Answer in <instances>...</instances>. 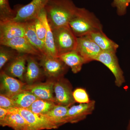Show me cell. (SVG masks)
<instances>
[{"mask_svg": "<svg viewBox=\"0 0 130 130\" xmlns=\"http://www.w3.org/2000/svg\"><path fill=\"white\" fill-rule=\"evenodd\" d=\"M77 7L72 0H49L44 9L52 29L68 25Z\"/></svg>", "mask_w": 130, "mask_h": 130, "instance_id": "obj_1", "label": "cell"}, {"mask_svg": "<svg viewBox=\"0 0 130 130\" xmlns=\"http://www.w3.org/2000/svg\"><path fill=\"white\" fill-rule=\"evenodd\" d=\"M68 26L77 37L103 31L100 20L94 13L84 8L77 7Z\"/></svg>", "mask_w": 130, "mask_h": 130, "instance_id": "obj_2", "label": "cell"}, {"mask_svg": "<svg viewBox=\"0 0 130 130\" xmlns=\"http://www.w3.org/2000/svg\"><path fill=\"white\" fill-rule=\"evenodd\" d=\"M52 30L58 56L76 50L77 37L72 31L68 25L55 28Z\"/></svg>", "mask_w": 130, "mask_h": 130, "instance_id": "obj_3", "label": "cell"}, {"mask_svg": "<svg viewBox=\"0 0 130 130\" xmlns=\"http://www.w3.org/2000/svg\"><path fill=\"white\" fill-rule=\"evenodd\" d=\"M49 0H32L24 6L16 8V17L12 20L25 22L36 18L40 12L44 9Z\"/></svg>", "mask_w": 130, "mask_h": 130, "instance_id": "obj_4", "label": "cell"}, {"mask_svg": "<svg viewBox=\"0 0 130 130\" xmlns=\"http://www.w3.org/2000/svg\"><path fill=\"white\" fill-rule=\"evenodd\" d=\"M40 60L44 75L48 77H60L67 71L68 67L58 57L45 55H42Z\"/></svg>", "mask_w": 130, "mask_h": 130, "instance_id": "obj_5", "label": "cell"}, {"mask_svg": "<svg viewBox=\"0 0 130 130\" xmlns=\"http://www.w3.org/2000/svg\"><path fill=\"white\" fill-rule=\"evenodd\" d=\"M95 61H100L111 71L115 78V85L121 87L125 82L124 73L119 64L116 53L102 51Z\"/></svg>", "mask_w": 130, "mask_h": 130, "instance_id": "obj_6", "label": "cell"}, {"mask_svg": "<svg viewBox=\"0 0 130 130\" xmlns=\"http://www.w3.org/2000/svg\"><path fill=\"white\" fill-rule=\"evenodd\" d=\"M76 50L87 63L95 60L103 51L88 35L77 37Z\"/></svg>", "mask_w": 130, "mask_h": 130, "instance_id": "obj_7", "label": "cell"}, {"mask_svg": "<svg viewBox=\"0 0 130 130\" xmlns=\"http://www.w3.org/2000/svg\"><path fill=\"white\" fill-rule=\"evenodd\" d=\"M15 109L25 119L31 130H48L58 128L43 115L34 113L27 109L16 108Z\"/></svg>", "mask_w": 130, "mask_h": 130, "instance_id": "obj_8", "label": "cell"}, {"mask_svg": "<svg viewBox=\"0 0 130 130\" xmlns=\"http://www.w3.org/2000/svg\"><path fill=\"white\" fill-rule=\"evenodd\" d=\"M55 100L57 105L70 107L76 102L73 95L71 87L66 79L61 78L54 82Z\"/></svg>", "mask_w": 130, "mask_h": 130, "instance_id": "obj_9", "label": "cell"}, {"mask_svg": "<svg viewBox=\"0 0 130 130\" xmlns=\"http://www.w3.org/2000/svg\"><path fill=\"white\" fill-rule=\"evenodd\" d=\"M0 44L12 48L20 54L32 55L40 58L42 55L25 36L1 41H0Z\"/></svg>", "mask_w": 130, "mask_h": 130, "instance_id": "obj_10", "label": "cell"}, {"mask_svg": "<svg viewBox=\"0 0 130 130\" xmlns=\"http://www.w3.org/2000/svg\"><path fill=\"white\" fill-rule=\"evenodd\" d=\"M24 22L13 20L0 21V41L25 36Z\"/></svg>", "mask_w": 130, "mask_h": 130, "instance_id": "obj_11", "label": "cell"}, {"mask_svg": "<svg viewBox=\"0 0 130 130\" xmlns=\"http://www.w3.org/2000/svg\"><path fill=\"white\" fill-rule=\"evenodd\" d=\"M26 84L21 80L6 74L1 73V94L11 98L24 90Z\"/></svg>", "mask_w": 130, "mask_h": 130, "instance_id": "obj_12", "label": "cell"}, {"mask_svg": "<svg viewBox=\"0 0 130 130\" xmlns=\"http://www.w3.org/2000/svg\"><path fill=\"white\" fill-rule=\"evenodd\" d=\"M95 107V101H90L88 103L73 105L68 109L67 117V123H78L86 118L93 112Z\"/></svg>", "mask_w": 130, "mask_h": 130, "instance_id": "obj_13", "label": "cell"}, {"mask_svg": "<svg viewBox=\"0 0 130 130\" xmlns=\"http://www.w3.org/2000/svg\"><path fill=\"white\" fill-rule=\"evenodd\" d=\"M28 55L20 54L6 64L5 69L2 70L6 74L17 77L21 81H24Z\"/></svg>", "mask_w": 130, "mask_h": 130, "instance_id": "obj_14", "label": "cell"}, {"mask_svg": "<svg viewBox=\"0 0 130 130\" xmlns=\"http://www.w3.org/2000/svg\"><path fill=\"white\" fill-rule=\"evenodd\" d=\"M54 81L31 85L26 84L24 90L29 91L39 99L55 103L54 96Z\"/></svg>", "mask_w": 130, "mask_h": 130, "instance_id": "obj_15", "label": "cell"}, {"mask_svg": "<svg viewBox=\"0 0 130 130\" xmlns=\"http://www.w3.org/2000/svg\"><path fill=\"white\" fill-rule=\"evenodd\" d=\"M15 108L9 109V113L4 120L0 122L1 125L3 127L8 126L14 130H31L25 119L16 111Z\"/></svg>", "mask_w": 130, "mask_h": 130, "instance_id": "obj_16", "label": "cell"}, {"mask_svg": "<svg viewBox=\"0 0 130 130\" xmlns=\"http://www.w3.org/2000/svg\"><path fill=\"white\" fill-rule=\"evenodd\" d=\"M44 74L42 68L38 63L34 56L28 55L27 65L24 75V81L27 85H31L37 81Z\"/></svg>", "mask_w": 130, "mask_h": 130, "instance_id": "obj_17", "label": "cell"}, {"mask_svg": "<svg viewBox=\"0 0 130 130\" xmlns=\"http://www.w3.org/2000/svg\"><path fill=\"white\" fill-rule=\"evenodd\" d=\"M58 57L71 69L74 73L80 72L84 64L87 63L86 60L76 50L62 54Z\"/></svg>", "mask_w": 130, "mask_h": 130, "instance_id": "obj_18", "label": "cell"}, {"mask_svg": "<svg viewBox=\"0 0 130 130\" xmlns=\"http://www.w3.org/2000/svg\"><path fill=\"white\" fill-rule=\"evenodd\" d=\"M38 17L41 20L46 26V32L44 42L46 55L53 57H58V53L55 45L53 30L48 22L44 8L40 12Z\"/></svg>", "mask_w": 130, "mask_h": 130, "instance_id": "obj_19", "label": "cell"}, {"mask_svg": "<svg viewBox=\"0 0 130 130\" xmlns=\"http://www.w3.org/2000/svg\"><path fill=\"white\" fill-rule=\"evenodd\" d=\"M35 19L25 22V37L33 46L37 49L43 55H46L44 42L39 39L35 28Z\"/></svg>", "mask_w": 130, "mask_h": 130, "instance_id": "obj_20", "label": "cell"}, {"mask_svg": "<svg viewBox=\"0 0 130 130\" xmlns=\"http://www.w3.org/2000/svg\"><path fill=\"white\" fill-rule=\"evenodd\" d=\"M103 51L116 53L119 45L108 38L103 31L93 32L88 35Z\"/></svg>", "mask_w": 130, "mask_h": 130, "instance_id": "obj_21", "label": "cell"}, {"mask_svg": "<svg viewBox=\"0 0 130 130\" xmlns=\"http://www.w3.org/2000/svg\"><path fill=\"white\" fill-rule=\"evenodd\" d=\"M70 107L59 105H56L51 111L44 115L49 120L59 128L67 122V117Z\"/></svg>", "mask_w": 130, "mask_h": 130, "instance_id": "obj_22", "label": "cell"}, {"mask_svg": "<svg viewBox=\"0 0 130 130\" xmlns=\"http://www.w3.org/2000/svg\"><path fill=\"white\" fill-rule=\"evenodd\" d=\"M11 99L16 108L28 109L36 100L39 99L32 93L25 90L14 96Z\"/></svg>", "mask_w": 130, "mask_h": 130, "instance_id": "obj_23", "label": "cell"}, {"mask_svg": "<svg viewBox=\"0 0 130 130\" xmlns=\"http://www.w3.org/2000/svg\"><path fill=\"white\" fill-rule=\"evenodd\" d=\"M56 105L54 102L38 99L27 109L34 113L44 115L51 111Z\"/></svg>", "mask_w": 130, "mask_h": 130, "instance_id": "obj_24", "label": "cell"}, {"mask_svg": "<svg viewBox=\"0 0 130 130\" xmlns=\"http://www.w3.org/2000/svg\"><path fill=\"white\" fill-rule=\"evenodd\" d=\"M20 53L15 50L4 45L0 46V70H2L7 63Z\"/></svg>", "mask_w": 130, "mask_h": 130, "instance_id": "obj_25", "label": "cell"}, {"mask_svg": "<svg viewBox=\"0 0 130 130\" xmlns=\"http://www.w3.org/2000/svg\"><path fill=\"white\" fill-rule=\"evenodd\" d=\"M16 13V9L11 8L8 0H0V21L13 19Z\"/></svg>", "mask_w": 130, "mask_h": 130, "instance_id": "obj_26", "label": "cell"}, {"mask_svg": "<svg viewBox=\"0 0 130 130\" xmlns=\"http://www.w3.org/2000/svg\"><path fill=\"white\" fill-rule=\"evenodd\" d=\"M73 95L76 102L87 103L90 101L88 95L84 89L81 88L76 89L73 92Z\"/></svg>", "mask_w": 130, "mask_h": 130, "instance_id": "obj_27", "label": "cell"}, {"mask_svg": "<svg viewBox=\"0 0 130 130\" xmlns=\"http://www.w3.org/2000/svg\"><path fill=\"white\" fill-rule=\"evenodd\" d=\"M130 4V0H113L112 6L116 8L118 14L123 16L126 13L127 8Z\"/></svg>", "mask_w": 130, "mask_h": 130, "instance_id": "obj_28", "label": "cell"}, {"mask_svg": "<svg viewBox=\"0 0 130 130\" xmlns=\"http://www.w3.org/2000/svg\"><path fill=\"white\" fill-rule=\"evenodd\" d=\"M35 31L39 39L44 42L46 37V26L43 21L38 17L35 19Z\"/></svg>", "mask_w": 130, "mask_h": 130, "instance_id": "obj_29", "label": "cell"}, {"mask_svg": "<svg viewBox=\"0 0 130 130\" xmlns=\"http://www.w3.org/2000/svg\"><path fill=\"white\" fill-rule=\"evenodd\" d=\"M0 108L6 109L15 108L16 106L11 98L1 94L0 95Z\"/></svg>", "mask_w": 130, "mask_h": 130, "instance_id": "obj_30", "label": "cell"}, {"mask_svg": "<svg viewBox=\"0 0 130 130\" xmlns=\"http://www.w3.org/2000/svg\"><path fill=\"white\" fill-rule=\"evenodd\" d=\"M9 112V109L0 108V122L4 120L8 114Z\"/></svg>", "mask_w": 130, "mask_h": 130, "instance_id": "obj_31", "label": "cell"}, {"mask_svg": "<svg viewBox=\"0 0 130 130\" xmlns=\"http://www.w3.org/2000/svg\"><path fill=\"white\" fill-rule=\"evenodd\" d=\"M127 130H130V120L129 122V125H128Z\"/></svg>", "mask_w": 130, "mask_h": 130, "instance_id": "obj_32", "label": "cell"}]
</instances>
